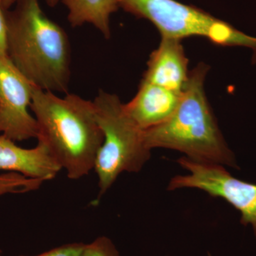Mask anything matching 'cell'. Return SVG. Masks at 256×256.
Segmentation results:
<instances>
[{
  "label": "cell",
  "instance_id": "5",
  "mask_svg": "<svg viewBox=\"0 0 256 256\" xmlns=\"http://www.w3.org/2000/svg\"><path fill=\"white\" fill-rule=\"evenodd\" d=\"M118 2L124 11L151 22L162 37L182 40L202 36L218 46L246 47L252 50V62L256 63V37L198 8L175 0H118Z\"/></svg>",
  "mask_w": 256,
  "mask_h": 256
},
{
  "label": "cell",
  "instance_id": "15",
  "mask_svg": "<svg viewBox=\"0 0 256 256\" xmlns=\"http://www.w3.org/2000/svg\"><path fill=\"white\" fill-rule=\"evenodd\" d=\"M8 28H6L5 10L2 6V2L0 0V56L8 55Z\"/></svg>",
  "mask_w": 256,
  "mask_h": 256
},
{
  "label": "cell",
  "instance_id": "2",
  "mask_svg": "<svg viewBox=\"0 0 256 256\" xmlns=\"http://www.w3.org/2000/svg\"><path fill=\"white\" fill-rule=\"evenodd\" d=\"M5 10L8 56L33 84L47 92H66L70 80L68 36L47 18L38 0H18Z\"/></svg>",
  "mask_w": 256,
  "mask_h": 256
},
{
  "label": "cell",
  "instance_id": "7",
  "mask_svg": "<svg viewBox=\"0 0 256 256\" xmlns=\"http://www.w3.org/2000/svg\"><path fill=\"white\" fill-rule=\"evenodd\" d=\"M33 88L8 55L0 56V133L14 142L37 138L36 120L28 110Z\"/></svg>",
  "mask_w": 256,
  "mask_h": 256
},
{
  "label": "cell",
  "instance_id": "1",
  "mask_svg": "<svg viewBox=\"0 0 256 256\" xmlns=\"http://www.w3.org/2000/svg\"><path fill=\"white\" fill-rule=\"evenodd\" d=\"M30 109L36 120L38 142L69 178L79 180L94 170L104 137L94 102L74 94L60 98L34 86Z\"/></svg>",
  "mask_w": 256,
  "mask_h": 256
},
{
  "label": "cell",
  "instance_id": "16",
  "mask_svg": "<svg viewBox=\"0 0 256 256\" xmlns=\"http://www.w3.org/2000/svg\"><path fill=\"white\" fill-rule=\"evenodd\" d=\"M18 0H2V6L5 10H9L10 8ZM60 0H46L47 4L50 6H55L58 4Z\"/></svg>",
  "mask_w": 256,
  "mask_h": 256
},
{
  "label": "cell",
  "instance_id": "4",
  "mask_svg": "<svg viewBox=\"0 0 256 256\" xmlns=\"http://www.w3.org/2000/svg\"><path fill=\"white\" fill-rule=\"evenodd\" d=\"M92 102L104 137L94 166L98 178V202L120 174L140 171L151 150L144 142V130L128 116L118 96L100 90Z\"/></svg>",
  "mask_w": 256,
  "mask_h": 256
},
{
  "label": "cell",
  "instance_id": "10",
  "mask_svg": "<svg viewBox=\"0 0 256 256\" xmlns=\"http://www.w3.org/2000/svg\"><path fill=\"white\" fill-rule=\"evenodd\" d=\"M181 96L182 94L142 80L137 94L124 104V108L141 129H149L163 124L172 116Z\"/></svg>",
  "mask_w": 256,
  "mask_h": 256
},
{
  "label": "cell",
  "instance_id": "17",
  "mask_svg": "<svg viewBox=\"0 0 256 256\" xmlns=\"http://www.w3.org/2000/svg\"><path fill=\"white\" fill-rule=\"evenodd\" d=\"M0 256H2V252L1 250H0Z\"/></svg>",
  "mask_w": 256,
  "mask_h": 256
},
{
  "label": "cell",
  "instance_id": "9",
  "mask_svg": "<svg viewBox=\"0 0 256 256\" xmlns=\"http://www.w3.org/2000/svg\"><path fill=\"white\" fill-rule=\"evenodd\" d=\"M0 170L46 182L55 178L62 168L42 143L38 142L34 148L25 149L1 134Z\"/></svg>",
  "mask_w": 256,
  "mask_h": 256
},
{
  "label": "cell",
  "instance_id": "6",
  "mask_svg": "<svg viewBox=\"0 0 256 256\" xmlns=\"http://www.w3.org/2000/svg\"><path fill=\"white\" fill-rule=\"evenodd\" d=\"M178 162L188 174L176 175L170 180L168 190L196 188L210 196L222 198L240 212V224L250 225L256 238V184L232 176L220 164L197 162L182 156Z\"/></svg>",
  "mask_w": 256,
  "mask_h": 256
},
{
  "label": "cell",
  "instance_id": "11",
  "mask_svg": "<svg viewBox=\"0 0 256 256\" xmlns=\"http://www.w3.org/2000/svg\"><path fill=\"white\" fill-rule=\"evenodd\" d=\"M68 8V20L73 28L84 24L94 25L106 38L110 36V16L117 11L118 0H62Z\"/></svg>",
  "mask_w": 256,
  "mask_h": 256
},
{
  "label": "cell",
  "instance_id": "12",
  "mask_svg": "<svg viewBox=\"0 0 256 256\" xmlns=\"http://www.w3.org/2000/svg\"><path fill=\"white\" fill-rule=\"evenodd\" d=\"M44 181L18 172L0 175V196L8 194H24L38 190Z\"/></svg>",
  "mask_w": 256,
  "mask_h": 256
},
{
  "label": "cell",
  "instance_id": "3",
  "mask_svg": "<svg viewBox=\"0 0 256 256\" xmlns=\"http://www.w3.org/2000/svg\"><path fill=\"white\" fill-rule=\"evenodd\" d=\"M210 70L200 63L190 72L180 104L163 124L144 130L146 148L175 150L197 162L238 169L233 152L220 132L204 90Z\"/></svg>",
  "mask_w": 256,
  "mask_h": 256
},
{
  "label": "cell",
  "instance_id": "8",
  "mask_svg": "<svg viewBox=\"0 0 256 256\" xmlns=\"http://www.w3.org/2000/svg\"><path fill=\"white\" fill-rule=\"evenodd\" d=\"M188 64L182 40L162 37L159 47L150 56L142 80L182 94L190 76Z\"/></svg>",
  "mask_w": 256,
  "mask_h": 256
},
{
  "label": "cell",
  "instance_id": "13",
  "mask_svg": "<svg viewBox=\"0 0 256 256\" xmlns=\"http://www.w3.org/2000/svg\"><path fill=\"white\" fill-rule=\"evenodd\" d=\"M79 256H120V254L112 240L102 236L85 244Z\"/></svg>",
  "mask_w": 256,
  "mask_h": 256
},
{
  "label": "cell",
  "instance_id": "14",
  "mask_svg": "<svg viewBox=\"0 0 256 256\" xmlns=\"http://www.w3.org/2000/svg\"><path fill=\"white\" fill-rule=\"evenodd\" d=\"M84 246H85V244H82V242H72V244H64V245L56 247L48 252L32 256H79L84 249Z\"/></svg>",
  "mask_w": 256,
  "mask_h": 256
}]
</instances>
